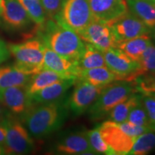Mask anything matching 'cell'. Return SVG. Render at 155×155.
Segmentation results:
<instances>
[{
    "label": "cell",
    "instance_id": "83f0119b",
    "mask_svg": "<svg viewBox=\"0 0 155 155\" xmlns=\"http://www.w3.org/2000/svg\"><path fill=\"white\" fill-rule=\"evenodd\" d=\"M133 83L136 92L142 96L155 97V73L140 75Z\"/></svg>",
    "mask_w": 155,
    "mask_h": 155
},
{
    "label": "cell",
    "instance_id": "4fadbf2b",
    "mask_svg": "<svg viewBox=\"0 0 155 155\" xmlns=\"http://www.w3.org/2000/svg\"><path fill=\"white\" fill-rule=\"evenodd\" d=\"M94 19L110 24L129 11L125 0H88Z\"/></svg>",
    "mask_w": 155,
    "mask_h": 155
},
{
    "label": "cell",
    "instance_id": "ba28073f",
    "mask_svg": "<svg viewBox=\"0 0 155 155\" xmlns=\"http://www.w3.org/2000/svg\"><path fill=\"white\" fill-rule=\"evenodd\" d=\"M108 25L111 26L117 45L120 42L137 37L150 35V29L130 11Z\"/></svg>",
    "mask_w": 155,
    "mask_h": 155
},
{
    "label": "cell",
    "instance_id": "5b68a950",
    "mask_svg": "<svg viewBox=\"0 0 155 155\" xmlns=\"http://www.w3.org/2000/svg\"><path fill=\"white\" fill-rule=\"evenodd\" d=\"M6 131L5 154H26L32 152L34 141L28 129L13 114L9 113L1 122Z\"/></svg>",
    "mask_w": 155,
    "mask_h": 155
},
{
    "label": "cell",
    "instance_id": "ffe728a7",
    "mask_svg": "<svg viewBox=\"0 0 155 155\" xmlns=\"http://www.w3.org/2000/svg\"><path fill=\"white\" fill-rule=\"evenodd\" d=\"M32 75L27 74L13 66L0 68V90L13 86H27Z\"/></svg>",
    "mask_w": 155,
    "mask_h": 155
},
{
    "label": "cell",
    "instance_id": "7a4b0ae2",
    "mask_svg": "<svg viewBox=\"0 0 155 155\" xmlns=\"http://www.w3.org/2000/svg\"><path fill=\"white\" fill-rule=\"evenodd\" d=\"M39 39L58 55L75 63L85 50L86 43L79 35L59 19H48L38 27Z\"/></svg>",
    "mask_w": 155,
    "mask_h": 155
},
{
    "label": "cell",
    "instance_id": "484cf974",
    "mask_svg": "<svg viewBox=\"0 0 155 155\" xmlns=\"http://www.w3.org/2000/svg\"><path fill=\"white\" fill-rule=\"evenodd\" d=\"M23 6L31 20L41 26L47 20V16L40 0H18Z\"/></svg>",
    "mask_w": 155,
    "mask_h": 155
},
{
    "label": "cell",
    "instance_id": "d6986e66",
    "mask_svg": "<svg viewBox=\"0 0 155 155\" xmlns=\"http://www.w3.org/2000/svg\"><path fill=\"white\" fill-rule=\"evenodd\" d=\"M129 11L152 30L155 28V5L148 0H127Z\"/></svg>",
    "mask_w": 155,
    "mask_h": 155
},
{
    "label": "cell",
    "instance_id": "30bf717a",
    "mask_svg": "<svg viewBox=\"0 0 155 155\" xmlns=\"http://www.w3.org/2000/svg\"><path fill=\"white\" fill-rule=\"evenodd\" d=\"M79 36L83 41L93 45L103 53L110 48H117V42L111 26L96 19H93Z\"/></svg>",
    "mask_w": 155,
    "mask_h": 155
},
{
    "label": "cell",
    "instance_id": "ac0fdd59",
    "mask_svg": "<svg viewBox=\"0 0 155 155\" xmlns=\"http://www.w3.org/2000/svg\"><path fill=\"white\" fill-rule=\"evenodd\" d=\"M78 80L86 81L94 86L106 87L116 80V76L107 67L82 69L78 75Z\"/></svg>",
    "mask_w": 155,
    "mask_h": 155
},
{
    "label": "cell",
    "instance_id": "3957f363",
    "mask_svg": "<svg viewBox=\"0 0 155 155\" xmlns=\"http://www.w3.org/2000/svg\"><path fill=\"white\" fill-rule=\"evenodd\" d=\"M136 93L133 82L118 80L104 87L99 96L88 109L92 121L104 119L116 105Z\"/></svg>",
    "mask_w": 155,
    "mask_h": 155
},
{
    "label": "cell",
    "instance_id": "7c38bea8",
    "mask_svg": "<svg viewBox=\"0 0 155 155\" xmlns=\"http://www.w3.org/2000/svg\"><path fill=\"white\" fill-rule=\"evenodd\" d=\"M0 102L13 115H22L33 105L27 91V86L0 90Z\"/></svg>",
    "mask_w": 155,
    "mask_h": 155
},
{
    "label": "cell",
    "instance_id": "e0dca14e",
    "mask_svg": "<svg viewBox=\"0 0 155 155\" xmlns=\"http://www.w3.org/2000/svg\"><path fill=\"white\" fill-rule=\"evenodd\" d=\"M76 80L73 78L64 79L38 91L30 96L32 104H46L62 100Z\"/></svg>",
    "mask_w": 155,
    "mask_h": 155
},
{
    "label": "cell",
    "instance_id": "d590c367",
    "mask_svg": "<svg viewBox=\"0 0 155 155\" xmlns=\"http://www.w3.org/2000/svg\"><path fill=\"white\" fill-rule=\"evenodd\" d=\"M5 107L4 106L2 103L0 102V124L3 121V119L6 117V116L9 113L7 111H5Z\"/></svg>",
    "mask_w": 155,
    "mask_h": 155
},
{
    "label": "cell",
    "instance_id": "74e56055",
    "mask_svg": "<svg viewBox=\"0 0 155 155\" xmlns=\"http://www.w3.org/2000/svg\"><path fill=\"white\" fill-rule=\"evenodd\" d=\"M2 154H5V150H4L3 147L0 145V155H2Z\"/></svg>",
    "mask_w": 155,
    "mask_h": 155
},
{
    "label": "cell",
    "instance_id": "d4e9b609",
    "mask_svg": "<svg viewBox=\"0 0 155 155\" xmlns=\"http://www.w3.org/2000/svg\"><path fill=\"white\" fill-rule=\"evenodd\" d=\"M155 150V131L144 133L136 138L129 154L145 155Z\"/></svg>",
    "mask_w": 155,
    "mask_h": 155
},
{
    "label": "cell",
    "instance_id": "6da1fadb",
    "mask_svg": "<svg viewBox=\"0 0 155 155\" xmlns=\"http://www.w3.org/2000/svg\"><path fill=\"white\" fill-rule=\"evenodd\" d=\"M66 97L58 101L34 104L21 115L22 122L32 137L42 139L59 129L68 116Z\"/></svg>",
    "mask_w": 155,
    "mask_h": 155
},
{
    "label": "cell",
    "instance_id": "5bb4252c",
    "mask_svg": "<svg viewBox=\"0 0 155 155\" xmlns=\"http://www.w3.org/2000/svg\"><path fill=\"white\" fill-rule=\"evenodd\" d=\"M55 150L62 154H95L89 143L86 131H73L60 139Z\"/></svg>",
    "mask_w": 155,
    "mask_h": 155
},
{
    "label": "cell",
    "instance_id": "603a6c76",
    "mask_svg": "<svg viewBox=\"0 0 155 155\" xmlns=\"http://www.w3.org/2000/svg\"><path fill=\"white\" fill-rule=\"evenodd\" d=\"M85 43L84 52L76 63L78 67L82 70L106 66L104 53L93 45L86 42Z\"/></svg>",
    "mask_w": 155,
    "mask_h": 155
},
{
    "label": "cell",
    "instance_id": "f546056e",
    "mask_svg": "<svg viewBox=\"0 0 155 155\" xmlns=\"http://www.w3.org/2000/svg\"><path fill=\"white\" fill-rule=\"evenodd\" d=\"M127 121L135 125L149 127L148 118H147L146 111H145L144 106L141 104V100L131 110L130 113L128 116Z\"/></svg>",
    "mask_w": 155,
    "mask_h": 155
},
{
    "label": "cell",
    "instance_id": "8d00e7d4",
    "mask_svg": "<svg viewBox=\"0 0 155 155\" xmlns=\"http://www.w3.org/2000/svg\"><path fill=\"white\" fill-rule=\"evenodd\" d=\"M150 36L152 37V38L154 39L155 40V28H153L152 30H151V32H150Z\"/></svg>",
    "mask_w": 155,
    "mask_h": 155
},
{
    "label": "cell",
    "instance_id": "e575fe53",
    "mask_svg": "<svg viewBox=\"0 0 155 155\" xmlns=\"http://www.w3.org/2000/svg\"><path fill=\"white\" fill-rule=\"evenodd\" d=\"M5 139H6V131L5 127L2 124H0V145L5 148ZM5 150V149H4Z\"/></svg>",
    "mask_w": 155,
    "mask_h": 155
},
{
    "label": "cell",
    "instance_id": "ab89813d",
    "mask_svg": "<svg viewBox=\"0 0 155 155\" xmlns=\"http://www.w3.org/2000/svg\"><path fill=\"white\" fill-rule=\"evenodd\" d=\"M148 1H150V2H152V4H154V5H155V0H148Z\"/></svg>",
    "mask_w": 155,
    "mask_h": 155
},
{
    "label": "cell",
    "instance_id": "f35d334b",
    "mask_svg": "<svg viewBox=\"0 0 155 155\" xmlns=\"http://www.w3.org/2000/svg\"><path fill=\"white\" fill-rule=\"evenodd\" d=\"M2 13V4H1V0H0V16H1Z\"/></svg>",
    "mask_w": 155,
    "mask_h": 155
},
{
    "label": "cell",
    "instance_id": "cb8c5ba5",
    "mask_svg": "<svg viewBox=\"0 0 155 155\" xmlns=\"http://www.w3.org/2000/svg\"><path fill=\"white\" fill-rule=\"evenodd\" d=\"M141 97V94L136 92L124 101L116 105L107 116L108 120L116 123H121L127 121L128 116L131 110L140 101Z\"/></svg>",
    "mask_w": 155,
    "mask_h": 155
},
{
    "label": "cell",
    "instance_id": "4316f807",
    "mask_svg": "<svg viewBox=\"0 0 155 155\" xmlns=\"http://www.w3.org/2000/svg\"><path fill=\"white\" fill-rule=\"evenodd\" d=\"M88 139L92 150L96 154L116 155V153L101 137L98 128L86 131Z\"/></svg>",
    "mask_w": 155,
    "mask_h": 155
},
{
    "label": "cell",
    "instance_id": "4dcf8cb0",
    "mask_svg": "<svg viewBox=\"0 0 155 155\" xmlns=\"http://www.w3.org/2000/svg\"><path fill=\"white\" fill-rule=\"evenodd\" d=\"M47 18L55 19L60 13L65 0H40Z\"/></svg>",
    "mask_w": 155,
    "mask_h": 155
},
{
    "label": "cell",
    "instance_id": "1f68e13d",
    "mask_svg": "<svg viewBox=\"0 0 155 155\" xmlns=\"http://www.w3.org/2000/svg\"><path fill=\"white\" fill-rule=\"evenodd\" d=\"M141 102L146 111L149 127L155 131V97L141 95Z\"/></svg>",
    "mask_w": 155,
    "mask_h": 155
},
{
    "label": "cell",
    "instance_id": "f1b7e54d",
    "mask_svg": "<svg viewBox=\"0 0 155 155\" xmlns=\"http://www.w3.org/2000/svg\"><path fill=\"white\" fill-rule=\"evenodd\" d=\"M139 76L155 73V44L151 43L139 61Z\"/></svg>",
    "mask_w": 155,
    "mask_h": 155
},
{
    "label": "cell",
    "instance_id": "d6a6232c",
    "mask_svg": "<svg viewBox=\"0 0 155 155\" xmlns=\"http://www.w3.org/2000/svg\"><path fill=\"white\" fill-rule=\"evenodd\" d=\"M118 124H119V127L122 129V131H124L127 134L130 136L131 137H134V138H137V137L141 135L142 134L152 131L149 127L133 124L127 121L121 122V123H118Z\"/></svg>",
    "mask_w": 155,
    "mask_h": 155
},
{
    "label": "cell",
    "instance_id": "60d3db41",
    "mask_svg": "<svg viewBox=\"0 0 155 155\" xmlns=\"http://www.w3.org/2000/svg\"><path fill=\"white\" fill-rule=\"evenodd\" d=\"M125 1H126V2H127V0H125Z\"/></svg>",
    "mask_w": 155,
    "mask_h": 155
},
{
    "label": "cell",
    "instance_id": "2e32d148",
    "mask_svg": "<svg viewBox=\"0 0 155 155\" xmlns=\"http://www.w3.org/2000/svg\"><path fill=\"white\" fill-rule=\"evenodd\" d=\"M43 68L55 71L67 79H78L81 71L75 62L58 55L46 45L44 50Z\"/></svg>",
    "mask_w": 155,
    "mask_h": 155
},
{
    "label": "cell",
    "instance_id": "277c9868",
    "mask_svg": "<svg viewBox=\"0 0 155 155\" xmlns=\"http://www.w3.org/2000/svg\"><path fill=\"white\" fill-rule=\"evenodd\" d=\"M8 47L16 61L14 65L22 72L32 75L43 68L45 44L39 38Z\"/></svg>",
    "mask_w": 155,
    "mask_h": 155
},
{
    "label": "cell",
    "instance_id": "44dd1931",
    "mask_svg": "<svg viewBox=\"0 0 155 155\" xmlns=\"http://www.w3.org/2000/svg\"><path fill=\"white\" fill-rule=\"evenodd\" d=\"M64 79L67 78L51 70L42 68L32 75L30 82L27 85V91L31 96L38 91Z\"/></svg>",
    "mask_w": 155,
    "mask_h": 155
},
{
    "label": "cell",
    "instance_id": "9c48e42d",
    "mask_svg": "<svg viewBox=\"0 0 155 155\" xmlns=\"http://www.w3.org/2000/svg\"><path fill=\"white\" fill-rule=\"evenodd\" d=\"M74 90L68 99V106L74 116L85 113L95 102L104 87L94 86L86 81L77 79Z\"/></svg>",
    "mask_w": 155,
    "mask_h": 155
},
{
    "label": "cell",
    "instance_id": "9a60e30c",
    "mask_svg": "<svg viewBox=\"0 0 155 155\" xmlns=\"http://www.w3.org/2000/svg\"><path fill=\"white\" fill-rule=\"evenodd\" d=\"M1 16L5 24L15 30H22L32 22L18 0H1Z\"/></svg>",
    "mask_w": 155,
    "mask_h": 155
},
{
    "label": "cell",
    "instance_id": "7402d4cb",
    "mask_svg": "<svg viewBox=\"0 0 155 155\" xmlns=\"http://www.w3.org/2000/svg\"><path fill=\"white\" fill-rule=\"evenodd\" d=\"M151 43L150 35H142L120 42L118 44L117 48L122 50L134 61L139 62L145 50Z\"/></svg>",
    "mask_w": 155,
    "mask_h": 155
},
{
    "label": "cell",
    "instance_id": "836d02e7",
    "mask_svg": "<svg viewBox=\"0 0 155 155\" xmlns=\"http://www.w3.org/2000/svg\"><path fill=\"white\" fill-rule=\"evenodd\" d=\"M10 51L7 43L0 38V65L5 63L10 57Z\"/></svg>",
    "mask_w": 155,
    "mask_h": 155
},
{
    "label": "cell",
    "instance_id": "8fae6325",
    "mask_svg": "<svg viewBox=\"0 0 155 155\" xmlns=\"http://www.w3.org/2000/svg\"><path fill=\"white\" fill-rule=\"evenodd\" d=\"M98 128L103 139L116 154H129L136 138L127 134L118 123L110 120L102 123Z\"/></svg>",
    "mask_w": 155,
    "mask_h": 155
},
{
    "label": "cell",
    "instance_id": "52a82bcc",
    "mask_svg": "<svg viewBox=\"0 0 155 155\" xmlns=\"http://www.w3.org/2000/svg\"><path fill=\"white\" fill-rule=\"evenodd\" d=\"M106 67L116 76V80L134 82L139 76L138 62L134 61L119 48L104 52Z\"/></svg>",
    "mask_w": 155,
    "mask_h": 155
},
{
    "label": "cell",
    "instance_id": "8992f818",
    "mask_svg": "<svg viewBox=\"0 0 155 155\" xmlns=\"http://www.w3.org/2000/svg\"><path fill=\"white\" fill-rule=\"evenodd\" d=\"M55 19L79 35L92 22L94 17L88 0H65L61 13Z\"/></svg>",
    "mask_w": 155,
    "mask_h": 155
}]
</instances>
